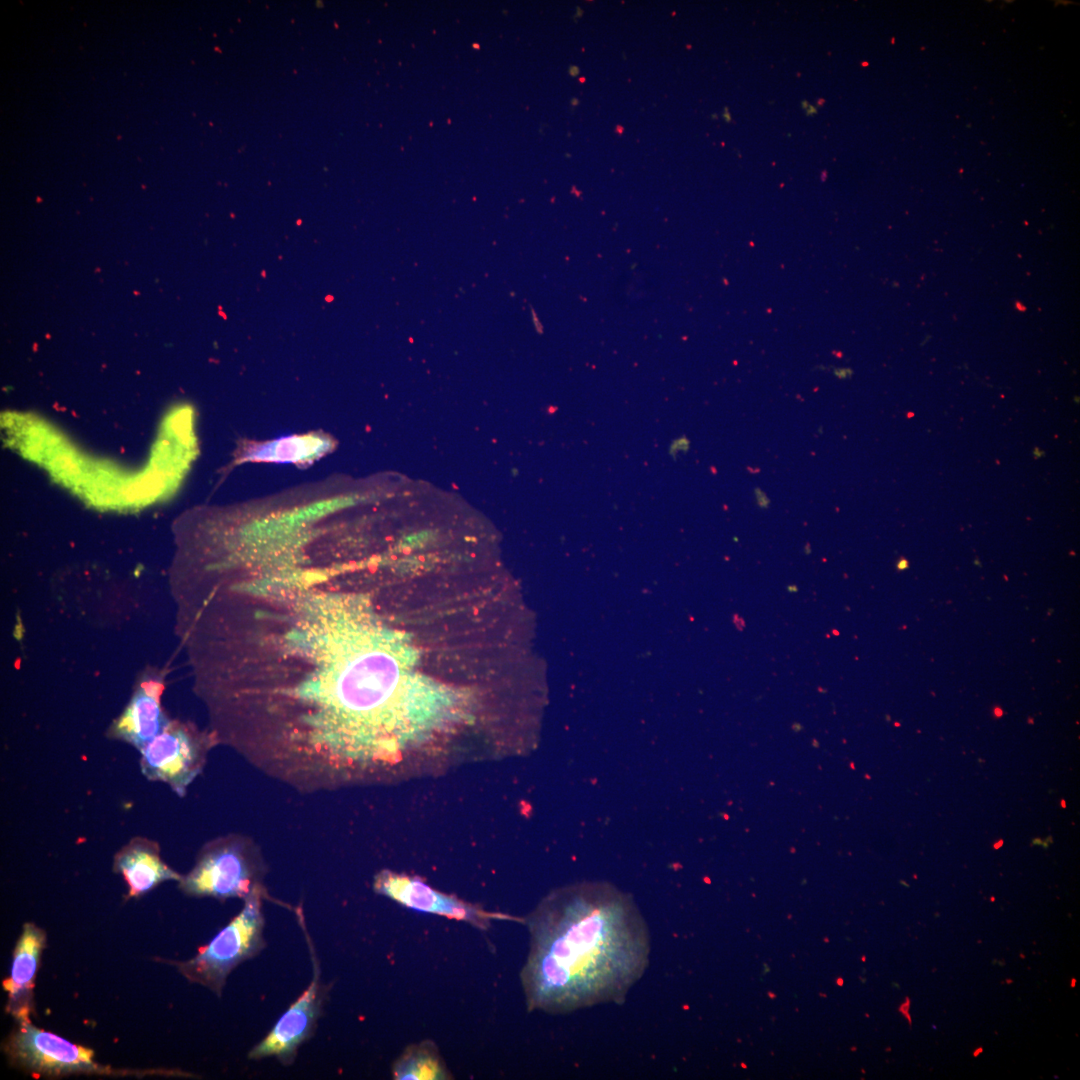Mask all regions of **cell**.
Instances as JSON below:
<instances>
[{
  "label": "cell",
  "instance_id": "9",
  "mask_svg": "<svg viewBox=\"0 0 1080 1080\" xmlns=\"http://www.w3.org/2000/svg\"><path fill=\"white\" fill-rule=\"evenodd\" d=\"M163 690V684L157 680L140 683L123 713L112 724L109 736L140 751L169 724L160 703Z\"/></svg>",
  "mask_w": 1080,
  "mask_h": 1080
},
{
  "label": "cell",
  "instance_id": "13",
  "mask_svg": "<svg viewBox=\"0 0 1080 1080\" xmlns=\"http://www.w3.org/2000/svg\"><path fill=\"white\" fill-rule=\"evenodd\" d=\"M569 73L571 76H577L579 74V68L577 66H571Z\"/></svg>",
  "mask_w": 1080,
  "mask_h": 1080
},
{
  "label": "cell",
  "instance_id": "1",
  "mask_svg": "<svg viewBox=\"0 0 1080 1080\" xmlns=\"http://www.w3.org/2000/svg\"><path fill=\"white\" fill-rule=\"evenodd\" d=\"M526 924L530 944L520 979L529 1011L561 1014L622 1001L647 967L646 923L610 884L558 890Z\"/></svg>",
  "mask_w": 1080,
  "mask_h": 1080
},
{
  "label": "cell",
  "instance_id": "6",
  "mask_svg": "<svg viewBox=\"0 0 1080 1080\" xmlns=\"http://www.w3.org/2000/svg\"><path fill=\"white\" fill-rule=\"evenodd\" d=\"M373 888L404 907L466 922L481 930H487L495 920H519L436 890L419 877L390 870H382L375 876Z\"/></svg>",
  "mask_w": 1080,
  "mask_h": 1080
},
{
  "label": "cell",
  "instance_id": "8",
  "mask_svg": "<svg viewBox=\"0 0 1080 1080\" xmlns=\"http://www.w3.org/2000/svg\"><path fill=\"white\" fill-rule=\"evenodd\" d=\"M46 933L33 923H25L13 952L10 976L3 981L7 992L6 1011L17 1023L31 1022L33 988Z\"/></svg>",
  "mask_w": 1080,
  "mask_h": 1080
},
{
  "label": "cell",
  "instance_id": "17",
  "mask_svg": "<svg viewBox=\"0 0 1080 1080\" xmlns=\"http://www.w3.org/2000/svg\"><path fill=\"white\" fill-rule=\"evenodd\" d=\"M1061 802H1062V806H1063V807H1065V803H1064V800H1062Z\"/></svg>",
  "mask_w": 1080,
  "mask_h": 1080
},
{
  "label": "cell",
  "instance_id": "11",
  "mask_svg": "<svg viewBox=\"0 0 1080 1080\" xmlns=\"http://www.w3.org/2000/svg\"><path fill=\"white\" fill-rule=\"evenodd\" d=\"M396 1080H449L453 1079L438 1047L431 1040L407 1046L392 1066Z\"/></svg>",
  "mask_w": 1080,
  "mask_h": 1080
},
{
  "label": "cell",
  "instance_id": "2",
  "mask_svg": "<svg viewBox=\"0 0 1080 1080\" xmlns=\"http://www.w3.org/2000/svg\"><path fill=\"white\" fill-rule=\"evenodd\" d=\"M262 887L246 898L242 910L198 953L175 965L188 981L221 995L229 974L264 946Z\"/></svg>",
  "mask_w": 1080,
  "mask_h": 1080
},
{
  "label": "cell",
  "instance_id": "14",
  "mask_svg": "<svg viewBox=\"0 0 1080 1080\" xmlns=\"http://www.w3.org/2000/svg\"><path fill=\"white\" fill-rule=\"evenodd\" d=\"M982 1051H983V1049L981 1047L976 1049L975 1052L973 1053V1056L977 1057L980 1053H982Z\"/></svg>",
  "mask_w": 1080,
  "mask_h": 1080
},
{
  "label": "cell",
  "instance_id": "12",
  "mask_svg": "<svg viewBox=\"0 0 1080 1080\" xmlns=\"http://www.w3.org/2000/svg\"><path fill=\"white\" fill-rule=\"evenodd\" d=\"M331 447L330 440L316 434L284 437L250 449L244 453V460L308 463Z\"/></svg>",
  "mask_w": 1080,
  "mask_h": 1080
},
{
  "label": "cell",
  "instance_id": "15",
  "mask_svg": "<svg viewBox=\"0 0 1080 1080\" xmlns=\"http://www.w3.org/2000/svg\"><path fill=\"white\" fill-rule=\"evenodd\" d=\"M837 983H838V985H840V986H841V985H843V979H841V978H838V979H837Z\"/></svg>",
  "mask_w": 1080,
  "mask_h": 1080
},
{
  "label": "cell",
  "instance_id": "3",
  "mask_svg": "<svg viewBox=\"0 0 1080 1080\" xmlns=\"http://www.w3.org/2000/svg\"><path fill=\"white\" fill-rule=\"evenodd\" d=\"M260 874V863L244 842L223 838L202 850L193 869L182 876L179 887L190 896L245 899L260 885Z\"/></svg>",
  "mask_w": 1080,
  "mask_h": 1080
},
{
  "label": "cell",
  "instance_id": "7",
  "mask_svg": "<svg viewBox=\"0 0 1080 1080\" xmlns=\"http://www.w3.org/2000/svg\"><path fill=\"white\" fill-rule=\"evenodd\" d=\"M306 934L313 962V979L306 990L292 1003L276 1022L271 1031L249 1053L253 1060L276 1057L283 1063L291 1062L300 1045L307 1040L321 1014L325 988L320 981L318 960L313 952L304 922H300Z\"/></svg>",
  "mask_w": 1080,
  "mask_h": 1080
},
{
  "label": "cell",
  "instance_id": "5",
  "mask_svg": "<svg viewBox=\"0 0 1080 1080\" xmlns=\"http://www.w3.org/2000/svg\"><path fill=\"white\" fill-rule=\"evenodd\" d=\"M208 743L185 726L169 722L141 750L140 768L151 781L168 784L179 796L200 773Z\"/></svg>",
  "mask_w": 1080,
  "mask_h": 1080
},
{
  "label": "cell",
  "instance_id": "16",
  "mask_svg": "<svg viewBox=\"0 0 1080 1080\" xmlns=\"http://www.w3.org/2000/svg\"><path fill=\"white\" fill-rule=\"evenodd\" d=\"M1075 983H1076V979H1072L1071 987H1074Z\"/></svg>",
  "mask_w": 1080,
  "mask_h": 1080
},
{
  "label": "cell",
  "instance_id": "10",
  "mask_svg": "<svg viewBox=\"0 0 1080 1080\" xmlns=\"http://www.w3.org/2000/svg\"><path fill=\"white\" fill-rule=\"evenodd\" d=\"M113 868L124 878L130 898L142 896L165 881L182 878L161 859L157 842L144 837H135L124 845L115 855Z\"/></svg>",
  "mask_w": 1080,
  "mask_h": 1080
},
{
  "label": "cell",
  "instance_id": "4",
  "mask_svg": "<svg viewBox=\"0 0 1080 1080\" xmlns=\"http://www.w3.org/2000/svg\"><path fill=\"white\" fill-rule=\"evenodd\" d=\"M5 1052L14 1065L37 1076L133 1073L99 1064L93 1050L40 1029L31 1022L18 1023L5 1043Z\"/></svg>",
  "mask_w": 1080,
  "mask_h": 1080
}]
</instances>
